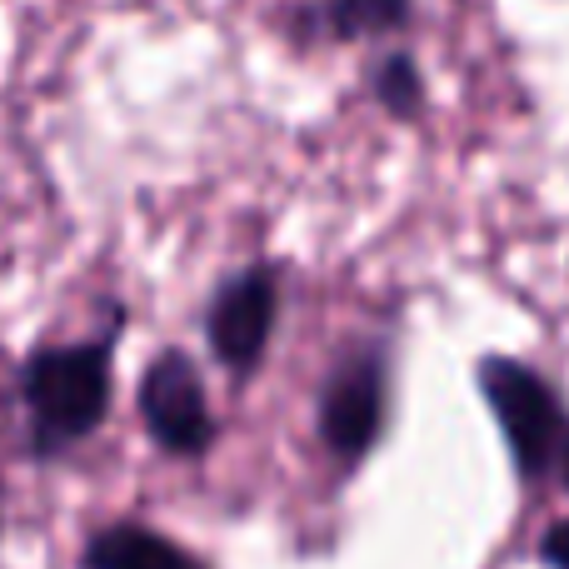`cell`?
<instances>
[{"mask_svg": "<svg viewBox=\"0 0 569 569\" xmlns=\"http://www.w3.org/2000/svg\"><path fill=\"white\" fill-rule=\"evenodd\" d=\"M20 390H26L36 455L70 450L76 440L96 435L110 415V340L36 350L26 360Z\"/></svg>", "mask_w": 569, "mask_h": 569, "instance_id": "1", "label": "cell"}, {"mask_svg": "<svg viewBox=\"0 0 569 569\" xmlns=\"http://www.w3.org/2000/svg\"><path fill=\"white\" fill-rule=\"evenodd\" d=\"M480 390H485V400H490L495 425H500L505 445H510V455H515V470H520L525 480H540L569 440L560 395H555L550 380H540L530 365L505 360V355H490V360L480 365Z\"/></svg>", "mask_w": 569, "mask_h": 569, "instance_id": "2", "label": "cell"}, {"mask_svg": "<svg viewBox=\"0 0 569 569\" xmlns=\"http://www.w3.org/2000/svg\"><path fill=\"white\" fill-rule=\"evenodd\" d=\"M325 450L340 465H360L375 450L385 430V355L355 350L330 370L320 385V410H315Z\"/></svg>", "mask_w": 569, "mask_h": 569, "instance_id": "3", "label": "cell"}, {"mask_svg": "<svg viewBox=\"0 0 569 569\" xmlns=\"http://www.w3.org/2000/svg\"><path fill=\"white\" fill-rule=\"evenodd\" d=\"M276 315H280V276L276 270L250 266V270H240V276H230L216 290L210 315H206V335H210L216 360L236 375H250L270 345Z\"/></svg>", "mask_w": 569, "mask_h": 569, "instance_id": "4", "label": "cell"}, {"mask_svg": "<svg viewBox=\"0 0 569 569\" xmlns=\"http://www.w3.org/2000/svg\"><path fill=\"white\" fill-rule=\"evenodd\" d=\"M140 415L156 435L160 450L170 455H206L216 440V415L206 400V380L190 365V355L166 350L140 380Z\"/></svg>", "mask_w": 569, "mask_h": 569, "instance_id": "5", "label": "cell"}, {"mask_svg": "<svg viewBox=\"0 0 569 569\" xmlns=\"http://www.w3.org/2000/svg\"><path fill=\"white\" fill-rule=\"evenodd\" d=\"M86 569H206L190 550L146 525H110L86 545Z\"/></svg>", "mask_w": 569, "mask_h": 569, "instance_id": "6", "label": "cell"}, {"mask_svg": "<svg viewBox=\"0 0 569 569\" xmlns=\"http://www.w3.org/2000/svg\"><path fill=\"white\" fill-rule=\"evenodd\" d=\"M410 20V0H325L320 26L335 40H370L390 36Z\"/></svg>", "mask_w": 569, "mask_h": 569, "instance_id": "7", "label": "cell"}, {"mask_svg": "<svg viewBox=\"0 0 569 569\" xmlns=\"http://www.w3.org/2000/svg\"><path fill=\"white\" fill-rule=\"evenodd\" d=\"M375 96H380V106L390 110V116L410 120L425 110V80H420V66H415L410 56H400L395 50L390 60H380L375 66Z\"/></svg>", "mask_w": 569, "mask_h": 569, "instance_id": "8", "label": "cell"}, {"mask_svg": "<svg viewBox=\"0 0 569 569\" xmlns=\"http://www.w3.org/2000/svg\"><path fill=\"white\" fill-rule=\"evenodd\" d=\"M540 555L550 569H569V520H560L550 535L540 540Z\"/></svg>", "mask_w": 569, "mask_h": 569, "instance_id": "9", "label": "cell"}, {"mask_svg": "<svg viewBox=\"0 0 569 569\" xmlns=\"http://www.w3.org/2000/svg\"><path fill=\"white\" fill-rule=\"evenodd\" d=\"M565 485H569V440H565Z\"/></svg>", "mask_w": 569, "mask_h": 569, "instance_id": "10", "label": "cell"}]
</instances>
